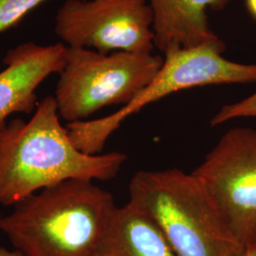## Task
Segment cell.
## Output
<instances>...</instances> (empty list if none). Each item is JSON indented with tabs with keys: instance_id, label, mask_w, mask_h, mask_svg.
I'll return each instance as SVG.
<instances>
[{
	"instance_id": "cell-2",
	"label": "cell",
	"mask_w": 256,
	"mask_h": 256,
	"mask_svg": "<svg viewBox=\"0 0 256 256\" xmlns=\"http://www.w3.org/2000/svg\"><path fill=\"white\" fill-rule=\"evenodd\" d=\"M117 209L93 180H70L16 203L1 232L23 256H97Z\"/></svg>"
},
{
	"instance_id": "cell-1",
	"label": "cell",
	"mask_w": 256,
	"mask_h": 256,
	"mask_svg": "<svg viewBox=\"0 0 256 256\" xmlns=\"http://www.w3.org/2000/svg\"><path fill=\"white\" fill-rule=\"evenodd\" d=\"M126 158L122 152L90 155L80 151L60 122L54 97L46 96L30 120L18 118L0 126V204L14 206L70 180H108Z\"/></svg>"
},
{
	"instance_id": "cell-8",
	"label": "cell",
	"mask_w": 256,
	"mask_h": 256,
	"mask_svg": "<svg viewBox=\"0 0 256 256\" xmlns=\"http://www.w3.org/2000/svg\"><path fill=\"white\" fill-rule=\"evenodd\" d=\"M68 46L25 43L8 52L0 72V126L14 113H32L36 90L46 78L60 74L66 61Z\"/></svg>"
},
{
	"instance_id": "cell-12",
	"label": "cell",
	"mask_w": 256,
	"mask_h": 256,
	"mask_svg": "<svg viewBox=\"0 0 256 256\" xmlns=\"http://www.w3.org/2000/svg\"><path fill=\"white\" fill-rule=\"evenodd\" d=\"M250 117H256V92L241 101L222 106L210 124L212 126H216L232 120Z\"/></svg>"
},
{
	"instance_id": "cell-15",
	"label": "cell",
	"mask_w": 256,
	"mask_h": 256,
	"mask_svg": "<svg viewBox=\"0 0 256 256\" xmlns=\"http://www.w3.org/2000/svg\"><path fill=\"white\" fill-rule=\"evenodd\" d=\"M246 256H256V246L247 247Z\"/></svg>"
},
{
	"instance_id": "cell-14",
	"label": "cell",
	"mask_w": 256,
	"mask_h": 256,
	"mask_svg": "<svg viewBox=\"0 0 256 256\" xmlns=\"http://www.w3.org/2000/svg\"><path fill=\"white\" fill-rule=\"evenodd\" d=\"M246 5L252 16L256 19V0H246Z\"/></svg>"
},
{
	"instance_id": "cell-9",
	"label": "cell",
	"mask_w": 256,
	"mask_h": 256,
	"mask_svg": "<svg viewBox=\"0 0 256 256\" xmlns=\"http://www.w3.org/2000/svg\"><path fill=\"white\" fill-rule=\"evenodd\" d=\"M232 0H148L153 12L154 44L164 54L223 41L210 28L208 10H222Z\"/></svg>"
},
{
	"instance_id": "cell-11",
	"label": "cell",
	"mask_w": 256,
	"mask_h": 256,
	"mask_svg": "<svg viewBox=\"0 0 256 256\" xmlns=\"http://www.w3.org/2000/svg\"><path fill=\"white\" fill-rule=\"evenodd\" d=\"M46 0H0V32L16 26L28 14Z\"/></svg>"
},
{
	"instance_id": "cell-13",
	"label": "cell",
	"mask_w": 256,
	"mask_h": 256,
	"mask_svg": "<svg viewBox=\"0 0 256 256\" xmlns=\"http://www.w3.org/2000/svg\"><path fill=\"white\" fill-rule=\"evenodd\" d=\"M0 256H23L18 250L12 248L8 250L5 248L0 247Z\"/></svg>"
},
{
	"instance_id": "cell-7",
	"label": "cell",
	"mask_w": 256,
	"mask_h": 256,
	"mask_svg": "<svg viewBox=\"0 0 256 256\" xmlns=\"http://www.w3.org/2000/svg\"><path fill=\"white\" fill-rule=\"evenodd\" d=\"M55 32L68 46L102 54L152 52L153 12L146 0H66Z\"/></svg>"
},
{
	"instance_id": "cell-3",
	"label": "cell",
	"mask_w": 256,
	"mask_h": 256,
	"mask_svg": "<svg viewBox=\"0 0 256 256\" xmlns=\"http://www.w3.org/2000/svg\"><path fill=\"white\" fill-rule=\"evenodd\" d=\"M162 232L176 256H246L202 184L178 168L140 171L129 202Z\"/></svg>"
},
{
	"instance_id": "cell-16",
	"label": "cell",
	"mask_w": 256,
	"mask_h": 256,
	"mask_svg": "<svg viewBox=\"0 0 256 256\" xmlns=\"http://www.w3.org/2000/svg\"><path fill=\"white\" fill-rule=\"evenodd\" d=\"M2 218H3V216L0 214V232H1V221H2Z\"/></svg>"
},
{
	"instance_id": "cell-5",
	"label": "cell",
	"mask_w": 256,
	"mask_h": 256,
	"mask_svg": "<svg viewBox=\"0 0 256 256\" xmlns=\"http://www.w3.org/2000/svg\"><path fill=\"white\" fill-rule=\"evenodd\" d=\"M224 42L192 48H172L155 78L135 100L106 117L68 122L74 146L90 155L101 154L110 136L133 114L176 92L198 86L256 82V64L234 62L223 56Z\"/></svg>"
},
{
	"instance_id": "cell-6",
	"label": "cell",
	"mask_w": 256,
	"mask_h": 256,
	"mask_svg": "<svg viewBox=\"0 0 256 256\" xmlns=\"http://www.w3.org/2000/svg\"><path fill=\"white\" fill-rule=\"evenodd\" d=\"M192 174L236 236L256 246V129H229Z\"/></svg>"
},
{
	"instance_id": "cell-10",
	"label": "cell",
	"mask_w": 256,
	"mask_h": 256,
	"mask_svg": "<svg viewBox=\"0 0 256 256\" xmlns=\"http://www.w3.org/2000/svg\"><path fill=\"white\" fill-rule=\"evenodd\" d=\"M97 256H176L155 223L130 203L118 207Z\"/></svg>"
},
{
	"instance_id": "cell-4",
	"label": "cell",
	"mask_w": 256,
	"mask_h": 256,
	"mask_svg": "<svg viewBox=\"0 0 256 256\" xmlns=\"http://www.w3.org/2000/svg\"><path fill=\"white\" fill-rule=\"evenodd\" d=\"M164 58L152 52L118 50L102 54L68 46L55 100L62 119L84 120L110 106L130 104L162 68Z\"/></svg>"
}]
</instances>
